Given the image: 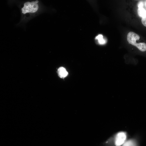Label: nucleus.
I'll return each mask as SVG.
<instances>
[{
    "label": "nucleus",
    "instance_id": "obj_1",
    "mask_svg": "<svg viewBox=\"0 0 146 146\" xmlns=\"http://www.w3.org/2000/svg\"><path fill=\"white\" fill-rule=\"evenodd\" d=\"M38 1L27 2L24 3V6L22 8L23 14L28 13H34L37 12L39 8Z\"/></svg>",
    "mask_w": 146,
    "mask_h": 146
},
{
    "label": "nucleus",
    "instance_id": "obj_2",
    "mask_svg": "<svg viewBox=\"0 0 146 146\" xmlns=\"http://www.w3.org/2000/svg\"><path fill=\"white\" fill-rule=\"evenodd\" d=\"M127 135L124 132H118L115 138V143L116 146H120L125 143Z\"/></svg>",
    "mask_w": 146,
    "mask_h": 146
},
{
    "label": "nucleus",
    "instance_id": "obj_3",
    "mask_svg": "<svg viewBox=\"0 0 146 146\" xmlns=\"http://www.w3.org/2000/svg\"><path fill=\"white\" fill-rule=\"evenodd\" d=\"M140 38V36L133 32H129L127 35V40L128 42L135 46L137 44L136 41L138 40Z\"/></svg>",
    "mask_w": 146,
    "mask_h": 146
},
{
    "label": "nucleus",
    "instance_id": "obj_4",
    "mask_svg": "<svg viewBox=\"0 0 146 146\" xmlns=\"http://www.w3.org/2000/svg\"><path fill=\"white\" fill-rule=\"evenodd\" d=\"M144 4L142 2H139L138 5V14L139 16L142 18L146 14V11L143 8Z\"/></svg>",
    "mask_w": 146,
    "mask_h": 146
},
{
    "label": "nucleus",
    "instance_id": "obj_5",
    "mask_svg": "<svg viewBox=\"0 0 146 146\" xmlns=\"http://www.w3.org/2000/svg\"><path fill=\"white\" fill-rule=\"evenodd\" d=\"M58 74L60 77L62 78H65L68 74V72L64 68H60L58 70Z\"/></svg>",
    "mask_w": 146,
    "mask_h": 146
},
{
    "label": "nucleus",
    "instance_id": "obj_6",
    "mask_svg": "<svg viewBox=\"0 0 146 146\" xmlns=\"http://www.w3.org/2000/svg\"><path fill=\"white\" fill-rule=\"evenodd\" d=\"M135 47L141 52H144L146 51V44L145 43L142 42L137 44Z\"/></svg>",
    "mask_w": 146,
    "mask_h": 146
},
{
    "label": "nucleus",
    "instance_id": "obj_7",
    "mask_svg": "<svg viewBox=\"0 0 146 146\" xmlns=\"http://www.w3.org/2000/svg\"><path fill=\"white\" fill-rule=\"evenodd\" d=\"M95 39L98 40L99 44L100 45H104L106 43V40L104 38L103 36L99 34L96 36Z\"/></svg>",
    "mask_w": 146,
    "mask_h": 146
},
{
    "label": "nucleus",
    "instance_id": "obj_8",
    "mask_svg": "<svg viewBox=\"0 0 146 146\" xmlns=\"http://www.w3.org/2000/svg\"><path fill=\"white\" fill-rule=\"evenodd\" d=\"M123 146H137V145L134 141L131 140L125 142Z\"/></svg>",
    "mask_w": 146,
    "mask_h": 146
},
{
    "label": "nucleus",
    "instance_id": "obj_9",
    "mask_svg": "<svg viewBox=\"0 0 146 146\" xmlns=\"http://www.w3.org/2000/svg\"><path fill=\"white\" fill-rule=\"evenodd\" d=\"M142 24L146 27V14L142 18Z\"/></svg>",
    "mask_w": 146,
    "mask_h": 146
},
{
    "label": "nucleus",
    "instance_id": "obj_10",
    "mask_svg": "<svg viewBox=\"0 0 146 146\" xmlns=\"http://www.w3.org/2000/svg\"></svg>",
    "mask_w": 146,
    "mask_h": 146
}]
</instances>
